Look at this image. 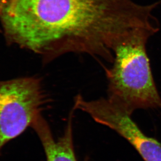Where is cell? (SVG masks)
<instances>
[{"mask_svg": "<svg viewBox=\"0 0 161 161\" xmlns=\"http://www.w3.org/2000/svg\"><path fill=\"white\" fill-rule=\"evenodd\" d=\"M157 3L134 0H13L2 23L9 41L42 56L45 63L68 53L113 64L117 47L136 35L155 31Z\"/></svg>", "mask_w": 161, "mask_h": 161, "instance_id": "6da1fadb", "label": "cell"}, {"mask_svg": "<svg viewBox=\"0 0 161 161\" xmlns=\"http://www.w3.org/2000/svg\"><path fill=\"white\" fill-rule=\"evenodd\" d=\"M152 35H136L117 47L110 68L106 69L107 97L129 114L139 109L161 108L146 45Z\"/></svg>", "mask_w": 161, "mask_h": 161, "instance_id": "7a4b0ae2", "label": "cell"}, {"mask_svg": "<svg viewBox=\"0 0 161 161\" xmlns=\"http://www.w3.org/2000/svg\"><path fill=\"white\" fill-rule=\"evenodd\" d=\"M46 102L38 78L0 80V152L5 144L31 127Z\"/></svg>", "mask_w": 161, "mask_h": 161, "instance_id": "3957f363", "label": "cell"}, {"mask_svg": "<svg viewBox=\"0 0 161 161\" xmlns=\"http://www.w3.org/2000/svg\"><path fill=\"white\" fill-rule=\"evenodd\" d=\"M75 109L70 111L64 135L56 141L48 123L42 115L31 125L39 136L46 154L47 161H78L73 139V120Z\"/></svg>", "mask_w": 161, "mask_h": 161, "instance_id": "277c9868", "label": "cell"}, {"mask_svg": "<svg viewBox=\"0 0 161 161\" xmlns=\"http://www.w3.org/2000/svg\"><path fill=\"white\" fill-rule=\"evenodd\" d=\"M11 1H13V0H0V1L2 2H8Z\"/></svg>", "mask_w": 161, "mask_h": 161, "instance_id": "5b68a950", "label": "cell"}]
</instances>
